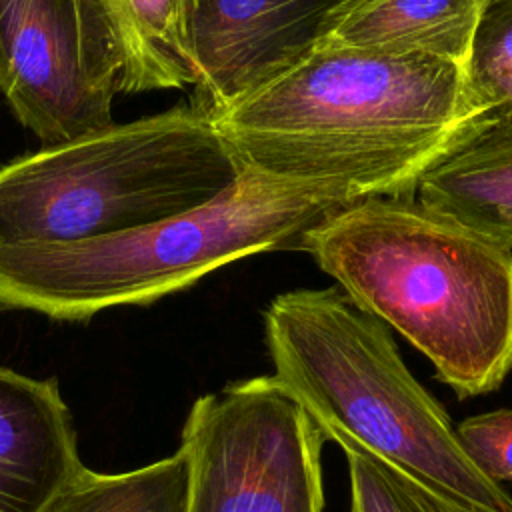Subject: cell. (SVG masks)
<instances>
[{"label":"cell","instance_id":"1","mask_svg":"<svg viewBox=\"0 0 512 512\" xmlns=\"http://www.w3.org/2000/svg\"><path fill=\"white\" fill-rule=\"evenodd\" d=\"M242 168L348 202L404 198L486 132L460 64L312 46L208 116Z\"/></svg>","mask_w":512,"mask_h":512},{"label":"cell","instance_id":"2","mask_svg":"<svg viewBox=\"0 0 512 512\" xmlns=\"http://www.w3.org/2000/svg\"><path fill=\"white\" fill-rule=\"evenodd\" d=\"M346 298L400 332L460 398L512 372V250L406 198H362L300 248Z\"/></svg>","mask_w":512,"mask_h":512},{"label":"cell","instance_id":"3","mask_svg":"<svg viewBox=\"0 0 512 512\" xmlns=\"http://www.w3.org/2000/svg\"><path fill=\"white\" fill-rule=\"evenodd\" d=\"M264 336L272 378L326 440L364 450L458 512H512V496L470 460L386 324L340 288L278 294L264 312Z\"/></svg>","mask_w":512,"mask_h":512},{"label":"cell","instance_id":"4","mask_svg":"<svg viewBox=\"0 0 512 512\" xmlns=\"http://www.w3.org/2000/svg\"><path fill=\"white\" fill-rule=\"evenodd\" d=\"M352 202L334 192L242 168L208 202L120 234L0 246V312L88 322L148 306L244 256L300 248L302 236Z\"/></svg>","mask_w":512,"mask_h":512},{"label":"cell","instance_id":"5","mask_svg":"<svg viewBox=\"0 0 512 512\" xmlns=\"http://www.w3.org/2000/svg\"><path fill=\"white\" fill-rule=\"evenodd\" d=\"M240 170L192 104L112 122L0 166V246L134 230L208 202Z\"/></svg>","mask_w":512,"mask_h":512},{"label":"cell","instance_id":"6","mask_svg":"<svg viewBox=\"0 0 512 512\" xmlns=\"http://www.w3.org/2000/svg\"><path fill=\"white\" fill-rule=\"evenodd\" d=\"M324 440L272 374L198 396L180 432L186 512H322Z\"/></svg>","mask_w":512,"mask_h":512},{"label":"cell","instance_id":"7","mask_svg":"<svg viewBox=\"0 0 512 512\" xmlns=\"http://www.w3.org/2000/svg\"><path fill=\"white\" fill-rule=\"evenodd\" d=\"M120 72L100 0H0V92L42 146L112 124Z\"/></svg>","mask_w":512,"mask_h":512},{"label":"cell","instance_id":"8","mask_svg":"<svg viewBox=\"0 0 512 512\" xmlns=\"http://www.w3.org/2000/svg\"><path fill=\"white\" fill-rule=\"evenodd\" d=\"M342 0H198L190 104L210 116L306 54Z\"/></svg>","mask_w":512,"mask_h":512},{"label":"cell","instance_id":"9","mask_svg":"<svg viewBox=\"0 0 512 512\" xmlns=\"http://www.w3.org/2000/svg\"><path fill=\"white\" fill-rule=\"evenodd\" d=\"M82 468L58 380L0 366V512H44Z\"/></svg>","mask_w":512,"mask_h":512},{"label":"cell","instance_id":"10","mask_svg":"<svg viewBox=\"0 0 512 512\" xmlns=\"http://www.w3.org/2000/svg\"><path fill=\"white\" fill-rule=\"evenodd\" d=\"M490 0H342L324 18L318 48L426 54L466 68Z\"/></svg>","mask_w":512,"mask_h":512},{"label":"cell","instance_id":"11","mask_svg":"<svg viewBox=\"0 0 512 512\" xmlns=\"http://www.w3.org/2000/svg\"><path fill=\"white\" fill-rule=\"evenodd\" d=\"M418 202L512 250V132H486L432 168Z\"/></svg>","mask_w":512,"mask_h":512},{"label":"cell","instance_id":"12","mask_svg":"<svg viewBox=\"0 0 512 512\" xmlns=\"http://www.w3.org/2000/svg\"><path fill=\"white\" fill-rule=\"evenodd\" d=\"M120 52L122 94L194 86L198 0H100Z\"/></svg>","mask_w":512,"mask_h":512},{"label":"cell","instance_id":"13","mask_svg":"<svg viewBox=\"0 0 512 512\" xmlns=\"http://www.w3.org/2000/svg\"><path fill=\"white\" fill-rule=\"evenodd\" d=\"M188 460L178 446L166 458L126 472L82 468L44 512H186Z\"/></svg>","mask_w":512,"mask_h":512},{"label":"cell","instance_id":"14","mask_svg":"<svg viewBox=\"0 0 512 512\" xmlns=\"http://www.w3.org/2000/svg\"><path fill=\"white\" fill-rule=\"evenodd\" d=\"M464 72L490 132H512V0L484 8Z\"/></svg>","mask_w":512,"mask_h":512},{"label":"cell","instance_id":"15","mask_svg":"<svg viewBox=\"0 0 512 512\" xmlns=\"http://www.w3.org/2000/svg\"><path fill=\"white\" fill-rule=\"evenodd\" d=\"M348 460L350 512H458L410 476L356 446H340Z\"/></svg>","mask_w":512,"mask_h":512},{"label":"cell","instance_id":"16","mask_svg":"<svg viewBox=\"0 0 512 512\" xmlns=\"http://www.w3.org/2000/svg\"><path fill=\"white\" fill-rule=\"evenodd\" d=\"M456 434L482 474L502 486L512 482V408L468 416L456 424Z\"/></svg>","mask_w":512,"mask_h":512}]
</instances>
